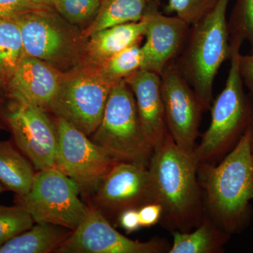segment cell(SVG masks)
<instances>
[{
	"instance_id": "6da1fadb",
	"label": "cell",
	"mask_w": 253,
	"mask_h": 253,
	"mask_svg": "<svg viewBox=\"0 0 253 253\" xmlns=\"http://www.w3.org/2000/svg\"><path fill=\"white\" fill-rule=\"evenodd\" d=\"M194 152L181 149L168 134L155 148L148 169L156 201L163 208L161 221L173 231L189 232L204 216Z\"/></svg>"
},
{
	"instance_id": "7a4b0ae2",
	"label": "cell",
	"mask_w": 253,
	"mask_h": 253,
	"mask_svg": "<svg viewBox=\"0 0 253 253\" xmlns=\"http://www.w3.org/2000/svg\"><path fill=\"white\" fill-rule=\"evenodd\" d=\"M252 126L250 123L234 149L217 166L200 163V186L206 193L208 214L223 231L239 229L253 199Z\"/></svg>"
},
{
	"instance_id": "3957f363",
	"label": "cell",
	"mask_w": 253,
	"mask_h": 253,
	"mask_svg": "<svg viewBox=\"0 0 253 253\" xmlns=\"http://www.w3.org/2000/svg\"><path fill=\"white\" fill-rule=\"evenodd\" d=\"M230 0L217 2L191 26L186 49L176 61L183 76L198 95L205 111L211 109L214 80L231 56L226 11Z\"/></svg>"
},
{
	"instance_id": "277c9868",
	"label": "cell",
	"mask_w": 253,
	"mask_h": 253,
	"mask_svg": "<svg viewBox=\"0 0 253 253\" xmlns=\"http://www.w3.org/2000/svg\"><path fill=\"white\" fill-rule=\"evenodd\" d=\"M91 138L116 162L149 166L154 148L143 130L135 98L125 80L113 84L101 122Z\"/></svg>"
},
{
	"instance_id": "5b68a950",
	"label": "cell",
	"mask_w": 253,
	"mask_h": 253,
	"mask_svg": "<svg viewBox=\"0 0 253 253\" xmlns=\"http://www.w3.org/2000/svg\"><path fill=\"white\" fill-rule=\"evenodd\" d=\"M115 83L99 65L84 61L63 73L49 110L88 136L99 126Z\"/></svg>"
},
{
	"instance_id": "8992f818",
	"label": "cell",
	"mask_w": 253,
	"mask_h": 253,
	"mask_svg": "<svg viewBox=\"0 0 253 253\" xmlns=\"http://www.w3.org/2000/svg\"><path fill=\"white\" fill-rule=\"evenodd\" d=\"M21 31L26 56L56 68L77 66L85 59V40L53 7L34 10L14 18Z\"/></svg>"
},
{
	"instance_id": "52a82bcc",
	"label": "cell",
	"mask_w": 253,
	"mask_h": 253,
	"mask_svg": "<svg viewBox=\"0 0 253 253\" xmlns=\"http://www.w3.org/2000/svg\"><path fill=\"white\" fill-rule=\"evenodd\" d=\"M231 41V66L225 86L213 101L211 125L194 151L199 164L211 163L226 153L247 121V104L240 71L242 42Z\"/></svg>"
},
{
	"instance_id": "ba28073f",
	"label": "cell",
	"mask_w": 253,
	"mask_h": 253,
	"mask_svg": "<svg viewBox=\"0 0 253 253\" xmlns=\"http://www.w3.org/2000/svg\"><path fill=\"white\" fill-rule=\"evenodd\" d=\"M79 190L56 167L44 168L35 174L28 194L17 196L37 223H49L74 231L85 217L88 206L78 198Z\"/></svg>"
},
{
	"instance_id": "9c48e42d",
	"label": "cell",
	"mask_w": 253,
	"mask_h": 253,
	"mask_svg": "<svg viewBox=\"0 0 253 253\" xmlns=\"http://www.w3.org/2000/svg\"><path fill=\"white\" fill-rule=\"evenodd\" d=\"M57 136L56 167L85 194L96 192L115 161L102 148L71 123L56 117Z\"/></svg>"
},
{
	"instance_id": "30bf717a",
	"label": "cell",
	"mask_w": 253,
	"mask_h": 253,
	"mask_svg": "<svg viewBox=\"0 0 253 253\" xmlns=\"http://www.w3.org/2000/svg\"><path fill=\"white\" fill-rule=\"evenodd\" d=\"M160 76L168 132L181 149L191 154L199 135L204 106L174 60L168 63Z\"/></svg>"
},
{
	"instance_id": "8fae6325",
	"label": "cell",
	"mask_w": 253,
	"mask_h": 253,
	"mask_svg": "<svg viewBox=\"0 0 253 253\" xmlns=\"http://www.w3.org/2000/svg\"><path fill=\"white\" fill-rule=\"evenodd\" d=\"M4 116L15 144L36 170L56 167V126L46 109L35 104L14 101Z\"/></svg>"
},
{
	"instance_id": "7c38bea8",
	"label": "cell",
	"mask_w": 253,
	"mask_h": 253,
	"mask_svg": "<svg viewBox=\"0 0 253 253\" xmlns=\"http://www.w3.org/2000/svg\"><path fill=\"white\" fill-rule=\"evenodd\" d=\"M170 247L163 239L141 242L123 235L101 211L88 208L85 217L56 251L59 253H162Z\"/></svg>"
},
{
	"instance_id": "4fadbf2b",
	"label": "cell",
	"mask_w": 253,
	"mask_h": 253,
	"mask_svg": "<svg viewBox=\"0 0 253 253\" xmlns=\"http://www.w3.org/2000/svg\"><path fill=\"white\" fill-rule=\"evenodd\" d=\"M94 201L93 206L107 219H118L126 210L157 203L147 166L116 163L95 192Z\"/></svg>"
},
{
	"instance_id": "5bb4252c",
	"label": "cell",
	"mask_w": 253,
	"mask_h": 253,
	"mask_svg": "<svg viewBox=\"0 0 253 253\" xmlns=\"http://www.w3.org/2000/svg\"><path fill=\"white\" fill-rule=\"evenodd\" d=\"M146 14L148 24L141 45L144 54L142 69L161 76L163 69L174 61L188 39L189 26L177 16H168L160 11L159 0H151Z\"/></svg>"
},
{
	"instance_id": "9a60e30c",
	"label": "cell",
	"mask_w": 253,
	"mask_h": 253,
	"mask_svg": "<svg viewBox=\"0 0 253 253\" xmlns=\"http://www.w3.org/2000/svg\"><path fill=\"white\" fill-rule=\"evenodd\" d=\"M63 71L43 60L26 56L6 85L16 102L28 103L49 109L59 89Z\"/></svg>"
},
{
	"instance_id": "2e32d148",
	"label": "cell",
	"mask_w": 253,
	"mask_h": 253,
	"mask_svg": "<svg viewBox=\"0 0 253 253\" xmlns=\"http://www.w3.org/2000/svg\"><path fill=\"white\" fill-rule=\"evenodd\" d=\"M135 98L139 121L154 150L168 132L161 94V76L140 69L125 79Z\"/></svg>"
},
{
	"instance_id": "e0dca14e",
	"label": "cell",
	"mask_w": 253,
	"mask_h": 253,
	"mask_svg": "<svg viewBox=\"0 0 253 253\" xmlns=\"http://www.w3.org/2000/svg\"><path fill=\"white\" fill-rule=\"evenodd\" d=\"M147 24L145 12L140 21L116 25L93 33L86 42L84 61L102 64L113 55L141 41Z\"/></svg>"
},
{
	"instance_id": "ac0fdd59",
	"label": "cell",
	"mask_w": 253,
	"mask_h": 253,
	"mask_svg": "<svg viewBox=\"0 0 253 253\" xmlns=\"http://www.w3.org/2000/svg\"><path fill=\"white\" fill-rule=\"evenodd\" d=\"M73 230L63 226L37 223L0 247V253H56Z\"/></svg>"
},
{
	"instance_id": "d6986e66",
	"label": "cell",
	"mask_w": 253,
	"mask_h": 253,
	"mask_svg": "<svg viewBox=\"0 0 253 253\" xmlns=\"http://www.w3.org/2000/svg\"><path fill=\"white\" fill-rule=\"evenodd\" d=\"M33 165L10 141H0V182L18 196L31 189L35 173Z\"/></svg>"
},
{
	"instance_id": "ffe728a7",
	"label": "cell",
	"mask_w": 253,
	"mask_h": 253,
	"mask_svg": "<svg viewBox=\"0 0 253 253\" xmlns=\"http://www.w3.org/2000/svg\"><path fill=\"white\" fill-rule=\"evenodd\" d=\"M227 233L205 213L202 222L194 231H173L169 253H216L222 250Z\"/></svg>"
},
{
	"instance_id": "44dd1931",
	"label": "cell",
	"mask_w": 253,
	"mask_h": 253,
	"mask_svg": "<svg viewBox=\"0 0 253 253\" xmlns=\"http://www.w3.org/2000/svg\"><path fill=\"white\" fill-rule=\"evenodd\" d=\"M151 0H102L97 14L84 31V40L96 32L123 23L136 22L143 18Z\"/></svg>"
},
{
	"instance_id": "7402d4cb",
	"label": "cell",
	"mask_w": 253,
	"mask_h": 253,
	"mask_svg": "<svg viewBox=\"0 0 253 253\" xmlns=\"http://www.w3.org/2000/svg\"><path fill=\"white\" fill-rule=\"evenodd\" d=\"M24 57L18 23L14 18L0 19V81L5 87Z\"/></svg>"
},
{
	"instance_id": "603a6c76",
	"label": "cell",
	"mask_w": 253,
	"mask_h": 253,
	"mask_svg": "<svg viewBox=\"0 0 253 253\" xmlns=\"http://www.w3.org/2000/svg\"><path fill=\"white\" fill-rule=\"evenodd\" d=\"M140 41L136 42L113 55L102 64L99 65L106 77L116 83L125 80L132 73L142 69L144 64V54Z\"/></svg>"
},
{
	"instance_id": "cb8c5ba5",
	"label": "cell",
	"mask_w": 253,
	"mask_h": 253,
	"mask_svg": "<svg viewBox=\"0 0 253 253\" xmlns=\"http://www.w3.org/2000/svg\"><path fill=\"white\" fill-rule=\"evenodd\" d=\"M31 214L21 205L13 206L0 205V247L18 234L34 225Z\"/></svg>"
},
{
	"instance_id": "d4e9b609",
	"label": "cell",
	"mask_w": 253,
	"mask_h": 253,
	"mask_svg": "<svg viewBox=\"0 0 253 253\" xmlns=\"http://www.w3.org/2000/svg\"><path fill=\"white\" fill-rule=\"evenodd\" d=\"M101 1L102 0H54L52 7L68 23L82 26L89 24L93 21Z\"/></svg>"
},
{
	"instance_id": "484cf974",
	"label": "cell",
	"mask_w": 253,
	"mask_h": 253,
	"mask_svg": "<svg viewBox=\"0 0 253 253\" xmlns=\"http://www.w3.org/2000/svg\"><path fill=\"white\" fill-rule=\"evenodd\" d=\"M228 25L231 40H247L253 45V0H238Z\"/></svg>"
},
{
	"instance_id": "4316f807",
	"label": "cell",
	"mask_w": 253,
	"mask_h": 253,
	"mask_svg": "<svg viewBox=\"0 0 253 253\" xmlns=\"http://www.w3.org/2000/svg\"><path fill=\"white\" fill-rule=\"evenodd\" d=\"M217 0H168L165 11L175 13L176 16L185 21L189 26L199 21L207 14Z\"/></svg>"
},
{
	"instance_id": "83f0119b",
	"label": "cell",
	"mask_w": 253,
	"mask_h": 253,
	"mask_svg": "<svg viewBox=\"0 0 253 253\" xmlns=\"http://www.w3.org/2000/svg\"><path fill=\"white\" fill-rule=\"evenodd\" d=\"M31 0H0V19L12 18L34 10L44 9Z\"/></svg>"
},
{
	"instance_id": "f1b7e54d",
	"label": "cell",
	"mask_w": 253,
	"mask_h": 253,
	"mask_svg": "<svg viewBox=\"0 0 253 253\" xmlns=\"http://www.w3.org/2000/svg\"><path fill=\"white\" fill-rule=\"evenodd\" d=\"M141 226L151 227L161 221L163 208L161 205L154 203L146 205L138 210Z\"/></svg>"
},
{
	"instance_id": "f546056e",
	"label": "cell",
	"mask_w": 253,
	"mask_h": 253,
	"mask_svg": "<svg viewBox=\"0 0 253 253\" xmlns=\"http://www.w3.org/2000/svg\"><path fill=\"white\" fill-rule=\"evenodd\" d=\"M120 226L128 233L135 231L141 227L137 209L130 208L123 211L118 217Z\"/></svg>"
},
{
	"instance_id": "4dcf8cb0",
	"label": "cell",
	"mask_w": 253,
	"mask_h": 253,
	"mask_svg": "<svg viewBox=\"0 0 253 253\" xmlns=\"http://www.w3.org/2000/svg\"><path fill=\"white\" fill-rule=\"evenodd\" d=\"M240 71L253 96V54L240 56Z\"/></svg>"
},
{
	"instance_id": "1f68e13d",
	"label": "cell",
	"mask_w": 253,
	"mask_h": 253,
	"mask_svg": "<svg viewBox=\"0 0 253 253\" xmlns=\"http://www.w3.org/2000/svg\"><path fill=\"white\" fill-rule=\"evenodd\" d=\"M31 1L41 6L52 7L54 0H31Z\"/></svg>"
},
{
	"instance_id": "d6a6232c",
	"label": "cell",
	"mask_w": 253,
	"mask_h": 253,
	"mask_svg": "<svg viewBox=\"0 0 253 253\" xmlns=\"http://www.w3.org/2000/svg\"><path fill=\"white\" fill-rule=\"evenodd\" d=\"M4 113H1V110H0V129H6V126H5L4 122Z\"/></svg>"
},
{
	"instance_id": "836d02e7",
	"label": "cell",
	"mask_w": 253,
	"mask_h": 253,
	"mask_svg": "<svg viewBox=\"0 0 253 253\" xmlns=\"http://www.w3.org/2000/svg\"><path fill=\"white\" fill-rule=\"evenodd\" d=\"M251 126H252V138H251V151H252V156L253 159V113L252 115V120H251Z\"/></svg>"
},
{
	"instance_id": "e575fe53",
	"label": "cell",
	"mask_w": 253,
	"mask_h": 253,
	"mask_svg": "<svg viewBox=\"0 0 253 253\" xmlns=\"http://www.w3.org/2000/svg\"><path fill=\"white\" fill-rule=\"evenodd\" d=\"M5 188L4 186H3L2 184H1V182H0V194H1V193L3 192V191H4Z\"/></svg>"
},
{
	"instance_id": "d590c367",
	"label": "cell",
	"mask_w": 253,
	"mask_h": 253,
	"mask_svg": "<svg viewBox=\"0 0 253 253\" xmlns=\"http://www.w3.org/2000/svg\"><path fill=\"white\" fill-rule=\"evenodd\" d=\"M0 84H3V83H1V81H0Z\"/></svg>"
}]
</instances>
